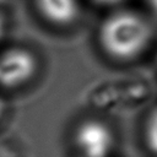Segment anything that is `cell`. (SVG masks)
I'll list each match as a JSON object with an SVG mask.
<instances>
[{
    "label": "cell",
    "instance_id": "1",
    "mask_svg": "<svg viewBox=\"0 0 157 157\" xmlns=\"http://www.w3.org/2000/svg\"><path fill=\"white\" fill-rule=\"evenodd\" d=\"M152 29L148 22L134 11H118L101 23L98 42L112 59L129 61L137 58L148 45Z\"/></svg>",
    "mask_w": 157,
    "mask_h": 157
},
{
    "label": "cell",
    "instance_id": "2",
    "mask_svg": "<svg viewBox=\"0 0 157 157\" xmlns=\"http://www.w3.org/2000/svg\"><path fill=\"white\" fill-rule=\"evenodd\" d=\"M34 54L25 48H10L0 54V87L12 90L27 83L37 72Z\"/></svg>",
    "mask_w": 157,
    "mask_h": 157
},
{
    "label": "cell",
    "instance_id": "3",
    "mask_svg": "<svg viewBox=\"0 0 157 157\" xmlns=\"http://www.w3.org/2000/svg\"><path fill=\"white\" fill-rule=\"evenodd\" d=\"M74 142L81 157H108L113 148L114 137L104 123L88 119L76 128Z\"/></svg>",
    "mask_w": 157,
    "mask_h": 157
},
{
    "label": "cell",
    "instance_id": "4",
    "mask_svg": "<svg viewBox=\"0 0 157 157\" xmlns=\"http://www.w3.org/2000/svg\"><path fill=\"white\" fill-rule=\"evenodd\" d=\"M39 13L50 23L66 26L78 17L77 0H36Z\"/></svg>",
    "mask_w": 157,
    "mask_h": 157
},
{
    "label": "cell",
    "instance_id": "5",
    "mask_svg": "<svg viewBox=\"0 0 157 157\" xmlns=\"http://www.w3.org/2000/svg\"><path fill=\"white\" fill-rule=\"evenodd\" d=\"M145 137H146V144L148 148L155 155H157V108L150 114L147 119Z\"/></svg>",
    "mask_w": 157,
    "mask_h": 157
},
{
    "label": "cell",
    "instance_id": "6",
    "mask_svg": "<svg viewBox=\"0 0 157 157\" xmlns=\"http://www.w3.org/2000/svg\"><path fill=\"white\" fill-rule=\"evenodd\" d=\"M5 29H6V22H5V17L2 16V13L0 12V40L4 38L5 36Z\"/></svg>",
    "mask_w": 157,
    "mask_h": 157
},
{
    "label": "cell",
    "instance_id": "7",
    "mask_svg": "<svg viewBox=\"0 0 157 157\" xmlns=\"http://www.w3.org/2000/svg\"><path fill=\"white\" fill-rule=\"evenodd\" d=\"M93 1L99 5H117L119 2H123L124 0H93Z\"/></svg>",
    "mask_w": 157,
    "mask_h": 157
},
{
    "label": "cell",
    "instance_id": "8",
    "mask_svg": "<svg viewBox=\"0 0 157 157\" xmlns=\"http://www.w3.org/2000/svg\"><path fill=\"white\" fill-rule=\"evenodd\" d=\"M147 4L151 7V10L155 12V15L157 16V0H147Z\"/></svg>",
    "mask_w": 157,
    "mask_h": 157
},
{
    "label": "cell",
    "instance_id": "9",
    "mask_svg": "<svg viewBox=\"0 0 157 157\" xmlns=\"http://www.w3.org/2000/svg\"><path fill=\"white\" fill-rule=\"evenodd\" d=\"M5 109H6V104H5V101L0 98V119L2 118L4 113H5Z\"/></svg>",
    "mask_w": 157,
    "mask_h": 157
}]
</instances>
